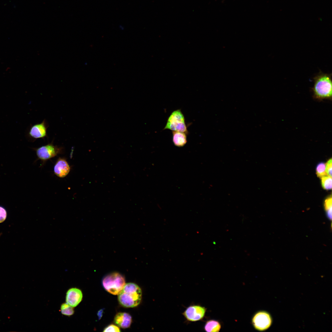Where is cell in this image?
I'll return each instance as SVG.
<instances>
[{
  "label": "cell",
  "mask_w": 332,
  "mask_h": 332,
  "mask_svg": "<svg viewBox=\"0 0 332 332\" xmlns=\"http://www.w3.org/2000/svg\"><path fill=\"white\" fill-rule=\"evenodd\" d=\"M142 295L141 290L137 285L127 283L118 294V300L120 304L124 307H133L140 304Z\"/></svg>",
  "instance_id": "6da1fadb"
},
{
  "label": "cell",
  "mask_w": 332,
  "mask_h": 332,
  "mask_svg": "<svg viewBox=\"0 0 332 332\" xmlns=\"http://www.w3.org/2000/svg\"><path fill=\"white\" fill-rule=\"evenodd\" d=\"M331 74L322 73L314 77L312 90L313 97L315 99L322 100L331 98Z\"/></svg>",
  "instance_id": "7a4b0ae2"
},
{
  "label": "cell",
  "mask_w": 332,
  "mask_h": 332,
  "mask_svg": "<svg viewBox=\"0 0 332 332\" xmlns=\"http://www.w3.org/2000/svg\"><path fill=\"white\" fill-rule=\"evenodd\" d=\"M102 284L104 288L108 292L113 295H117L124 286L125 280L123 276L120 274L113 272L104 278Z\"/></svg>",
  "instance_id": "3957f363"
},
{
  "label": "cell",
  "mask_w": 332,
  "mask_h": 332,
  "mask_svg": "<svg viewBox=\"0 0 332 332\" xmlns=\"http://www.w3.org/2000/svg\"><path fill=\"white\" fill-rule=\"evenodd\" d=\"M165 129L188 133L184 117L180 109L175 110L171 114L164 129Z\"/></svg>",
  "instance_id": "277c9868"
},
{
  "label": "cell",
  "mask_w": 332,
  "mask_h": 332,
  "mask_svg": "<svg viewBox=\"0 0 332 332\" xmlns=\"http://www.w3.org/2000/svg\"><path fill=\"white\" fill-rule=\"evenodd\" d=\"M35 150L38 159L44 161L62 153L63 148L53 145L52 142L35 148Z\"/></svg>",
  "instance_id": "5b68a950"
},
{
  "label": "cell",
  "mask_w": 332,
  "mask_h": 332,
  "mask_svg": "<svg viewBox=\"0 0 332 332\" xmlns=\"http://www.w3.org/2000/svg\"><path fill=\"white\" fill-rule=\"evenodd\" d=\"M252 322L255 329L263 331L267 330L270 326L272 319L268 313L260 311L254 314L252 318Z\"/></svg>",
  "instance_id": "8992f818"
},
{
  "label": "cell",
  "mask_w": 332,
  "mask_h": 332,
  "mask_svg": "<svg viewBox=\"0 0 332 332\" xmlns=\"http://www.w3.org/2000/svg\"><path fill=\"white\" fill-rule=\"evenodd\" d=\"M49 125L45 119L40 123L31 126L27 134L28 137L33 140L44 139L47 137V129Z\"/></svg>",
  "instance_id": "52a82bcc"
},
{
  "label": "cell",
  "mask_w": 332,
  "mask_h": 332,
  "mask_svg": "<svg viewBox=\"0 0 332 332\" xmlns=\"http://www.w3.org/2000/svg\"><path fill=\"white\" fill-rule=\"evenodd\" d=\"M206 309L199 305H192L188 307L183 314L188 321L196 322L202 319L204 316Z\"/></svg>",
  "instance_id": "ba28073f"
},
{
  "label": "cell",
  "mask_w": 332,
  "mask_h": 332,
  "mask_svg": "<svg viewBox=\"0 0 332 332\" xmlns=\"http://www.w3.org/2000/svg\"><path fill=\"white\" fill-rule=\"evenodd\" d=\"M83 297L81 291L77 288L69 289L67 292L66 302L73 307L77 306L81 302Z\"/></svg>",
  "instance_id": "9c48e42d"
},
{
  "label": "cell",
  "mask_w": 332,
  "mask_h": 332,
  "mask_svg": "<svg viewBox=\"0 0 332 332\" xmlns=\"http://www.w3.org/2000/svg\"><path fill=\"white\" fill-rule=\"evenodd\" d=\"M70 170V166L67 160L65 158H60L57 160L53 169L55 174L61 178L67 176Z\"/></svg>",
  "instance_id": "30bf717a"
},
{
  "label": "cell",
  "mask_w": 332,
  "mask_h": 332,
  "mask_svg": "<svg viewBox=\"0 0 332 332\" xmlns=\"http://www.w3.org/2000/svg\"><path fill=\"white\" fill-rule=\"evenodd\" d=\"M114 323L119 327L126 328L130 327L132 322L131 315L125 312L117 313L114 318Z\"/></svg>",
  "instance_id": "8fae6325"
},
{
  "label": "cell",
  "mask_w": 332,
  "mask_h": 332,
  "mask_svg": "<svg viewBox=\"0 0 332 332\" xmlns=\"http://www.w3.org/2000/svg\"><path fill=\"white\" fill-rule=\"evenodd\" d=\"M172 141L174 144L178 147L184 146L187 142V133L178 131H172Z\"/></svg>",
  "instance_id": "7c38bea8"
},
{
  "label": "cell",
  "mask_w": 332,
  "mask_h": 332,
  "mask_svg": "<svg viewBox=\"0 0 332 332\" xmlns=\"http://www.w3.org/2000/svg\"><path fill=\"white\" fill-rule=\"evenodd\" d=\"M221 326L217 321L211 320L206 322L204 327L205 330L207 332H218L221 329Z\"/></svg>",
  "instance_id": "4fadbf2b"
},
{
  "label": "cell",
  "mask_w": 332,
  "mask_h": 332,
  "mask_svg": "<svg viewBox=\"0 0 332 332\" xmlns=\"http://www.w3.org/2000/svg\"><path fill=\"white\" fill-rule=\"evenodd\" d=\"M60 310L62 314L68 316H71L74 313L73 307L66 302L61 305Z\"/></svg>",
  "instance_id": "5bb4252c"
},
{
  "label": "cell",
  "mask_w": 332,
  "mask_h": 332,
  "mask_svg": "<svg viewBox=\"0 0 332 332\" xmlns=\"http://www.w3.org/2000/svg\"><path fill=\"white\" fill-rule=\"evenodd\" d=\"M326 164L321 162L318 164L316 167V173L318 177L321 178L326 176Z\"/></svg>",
  "instance_id": "9a60e30c"
},
{
  "label": "cell",
  "mask_w": 332,
  "mask_h": 332,
  "mask_svg": "<svg viewBox=\"0 0 332 332\" xmlns=\"http://www.w3.org/2000/svg\"><path fill=\"white\" fill-rule=\"evenodd\" d=\"M322 188L325 189L329 190L332 189V178L327 175L321 178Z\"/></svg>",
  "instance_id": "2e32d148"
},
{
  "label": "cell",
  "mask_w": 332,
  "mask_h": 332,
  "mask_svg": "<svg viewBox=\"0 0 332 332\" xmlns=\"http://www.w3.org/2000/svg\"><path fill=\"white\" fill-rule=\"evenodd\" d=\"M325 207L328 216L331 219L332 216V197L331 196L328 197L325 201Z\"/></svg>",
  "instance_id": "e0dca14e"
},
{
  "label": "cell",
  "mask_w": 332,
  "mask_h": 332,
  "mask_svg": "<svg viewBox=\"0 0 332 332\" xmlns=\"http://www.w3.org/2000/svg\"><path fill=\"white\" fill-rule=\"evenodd\" d=\"M121 331L119 328L113 324H111L105 327L104 332H118Z\"/></svg>",
  "instance_id": "ac0fdd59"
},
{
  "label": "cell",
  "mask_w": 332,
  "mask_h": 332,
  "mask_svg": "<svg viewBox=\"0 0 332 332\" xmlns=\"http://www.w3.org/2000/svg\"><path fill=\"white\" fill-rule=\"evenodd\" d=\"M332 159L329 160L326 164V171L327 175L332 177Z\"/></svg>",
  "instance_id": "d6986e66"
},
{
  "label": "cell",
  "mask_w": 332,
  "mask_h": 332,
  "mask_svg": "<svg viewBox=\"0 0 332 332\" xmlns=\"http://www.w3.org/2000/svg\"><path fill=\"white\" fill-rule=\"evenodd\" d=\"M7 215V213L6 209L3 207L0 206V223L6 220Z\"/></svg>",
  "instance_id": "ffe728a7"
},
{
  "label": "cell",
  "mask_w": 332,
  "mask_h": 332,
  "mask_svg": "<svg viewBox=\"0 0 332 332\" xmlns=\"http://www.w3.org/2000/svg\"><path fill=\"white\" fill-rule=\"evenodd\" d=\"M104 309H102L100 310L97 312V314L98 316L99 319L100 320L101 318Z\"/></svg>",
  "instance_id": "44dd1931"
}]
</instances>
